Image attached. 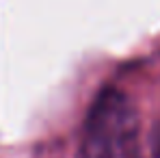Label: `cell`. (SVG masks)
Segmentation results:
<instances>
[{
	"mask_svg": "<svg viewBox=\"0 0 160 158\" xmlns=\"http://www.w3.org/2000/svg\"><path fill=\"white\" fill-rule=\"evenodd\" d=\"M134 139L136 115L128 98L115 89H106L89 110L82 158H123L130 154Z\"/></svg>",
	"mask_w": 160,
	"mask_h": 158,
	"instance_id": "obj_1",
	"label": "cell"
},
{
	"mask_svg": "<svg viewBox=\"0 0 160 158\" xmlns=\"http://www.w3.org/2000/svg\"><path fill=\"white\" fill-rule=\"evenodd\" d=\"M152 156L154 158H160V124L154 128V132H152Z\"/></svg>",
	"mask_w": 160,
	"mask_h": 158,
	"instance_id": "obj_2",
	"label": "cell"
}]
</instances>
